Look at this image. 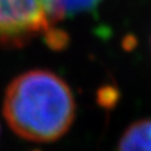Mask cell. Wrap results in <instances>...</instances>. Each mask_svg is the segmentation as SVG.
<instances>
[{"instance_id": "7a4b0ae2", "label": "cell", "mask_w": 151, "mask_h": 151, "mask_svg": "<svg viewBox=\"0 0 151 151\" xmlns=\"http://www.w3.org/2000/svg\"><path fill=\"white\" fill-rule=\"evenodd\" d=\"M40 35L52 48L67 43L55 28L53 0H0V47L20 48Z\"/></svg>"}, {"instance_id": "6da1fadb", "label": "cell", "mask_w": 151, "mask_h": 151, "mask_svg": "<svg viewBox=\"0 0 151 151\" xmlns=\"http://www.w3.org/2000/svg\"><path fill=\"white\" fill-rule=\"evenodd\" d=\"M3 115L19 137L32 142H53L64 136L76 117L72 89L48 69L18 74L4 93Z\"/></svg>"}, {"instance_id": "277c9868", "label": "cell", "mask_w": 151, "mask_h": 151, "mask_svg": "<svg viewBox=\"0 0 151 151\" xmlns=\"http://www.w3.org/2000/svg\"><path fill=\"white\" fill-rule=\"evenodd\" d=\"M102 0H53V19L57 24L68 17L94 10Z\"/></svg>"}, {"instance_id": "3957f363", "label": "cell", "mask_w": 151, "mask_h": 151, "mask_svg": "<svg viewBox=\"0 0 151 151\" xmlns=\"http://www.w3.org/2000/svg\"><path fill=\"white\" fill-rule=\"evenodd\" d=\"M117 151H151V119L139 120L127 127Z\"/></svg>"}]
</instances>
